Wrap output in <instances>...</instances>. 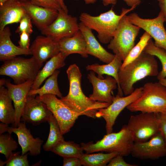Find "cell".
Wrapping results in <instances>:
<instances>
[{"label": "cell", "instance_id": "1", "mask_svg": "<svg viewBox=\"0 0 166 166\" xmlns=\"http://www.w3.org/2000/svg\"><path fill=\"white\" fill-rule=\"evenodd\" d=\"M66 73L69 83V91L66 96L60 99L80 116L96 118L99 109L106 108L110 104L93 101L85 95L81 87L82 74L76 64L70 65Z\"/></svg>", "mask_w": 166, "mask_h": 166}, {"label": "cell", "instance_id": "2", "mask_svg": "<svg viewBox=\"0 0 166 166\" xmlns=\"http://www.w3.org/2000/svg\"><path fill=\"white\" fill-rule=\"evenodd\" d=\"M158 64L155 56L143 51L136 59L122 69H120L118 81L120 86L126 96L134 91V84L147 76H157Z\"/></svg>", "mask_w": 166, "mask_h": 166}, {"label": "cell", "instance_id": "3", "mask_svg": "<svg viewBox=\"0 0 166 166\" xmlns=\"http://www.w3.org/2000/svg\"><path fill=\"white\" fill-rule=\"evenodd\" d=\"M134 142L127 125H124L117 132L107 133L94 144L92 141L81 143V146L87 154L98 152H117L123 156L131 154Z\"/></svg>", "mask_w": 166, "mask_h": 166}, {"label": "cell", "instance_id": "4", "mask_svg": "<svg viewBox=\"0 0 166 166\" xmlns=\"http://www.w3.org/2000/svg\"><path fill=\"white\" fill-rule=\"evenodd\" d=\"M136 7L134 6L129 9L122 8L120 15L116 13L113 7L97 16L83 12L80 15L79 20L84 25L97 33V38L101 43L107 44L113 38L121 18Z\"/></svg>", "mask_w": 166, "mask_h": 166}, {"label": "cell", "instance_id": "5", "mask_svg": "<svg viewBox=\"0 0 166 166\" xmlns=\"http://www.w3.org/2000/svg\"><path fill=\"white\" fill-rule=\"evenodd\" d=\"M142 93L128 105L131 112L160 113L166 109V87L158 81L147 82L142 87Z\"/></svg>", "mask_w": 166, "mask_h": 166}, {"label": "cell", "instance_id": "6", "mask_svg": "<svg viewBox=\"0 0 166 166\" xmlns=\"http://www.w3.org/2000/svg\"><path fill=\"white\" fill-rule=\"evenodd\" d=\"M140 28L132 23L125 14L121 19L114 35L107 46L123 61L135 45Z\"/></svg>", "mask_w": 166, "mask_h": 166}, {"label": "cell", "instance_id": "7", "mask_svg": "<svg viewBox=\"0 0 166 166\" xmlns=\"http://www.w3.org/2000/svg\"><path fill=\"white\" fill-rule=\"evenodd\" d=\"M41 67L32 57H16L4 61L0 68V75L12 78L16 84L34 80Z\"/></svg>", "mask_w": 166, "mask_h": 166}, {"label": "cell", "instance_id": "8", "mask_svg": "<svg viewBox=\"0 0 166 166\" xmlns=\"http://www.w3.org/2000/svg\"><path fill=\"white\" fill-rule=\"evenodd\" d=\"M127 125L134 143L147 141L160 131L157 113H154L131 115Z\"/></svg>", "mask_w": 166, "mask_h": 166}, {"label": "cell", "instance_id": "9", "mask_svg": "<svg viewBox=\"0 0 166 166\" xmlns=\"http://www.w3.org/2000/svg\"><path fill=\"white\" fill-rule=\"evenodd\" d=\"M36 98L44 102L56 119L63 135L69 132L80 116L63 103L56 96L50 94L37 96Z\"/></svg>", "mask_w": 166, "mask_h": 166}, {"label": "cell", "instance_id": "10", "mask_svg": "<svg viewBox=\"0 0 166 166\" xmlns=\"http://www.w3.org/2000/svg\"><path fill=\"white\" fill-rule=\"evenodd\" d=\"M142 87L136 88L131 94L125 97L118 94L114 96L112 103L107 107L99 109L96 113V117H102L106 122V133L113 132L116 119L121 112L141 95Z\"/></svg>", "mask_w": 166, "mask_h": 166}, {"label": "cell", "instance_id": "11", "mask_svg": "<svg viewBox=\"0 0 166 166\" xmlns=\"http://www.w3.org/2000/svg\"><path fill=\"white\" fill-rule=\"evenodd\" d=\"M79 30L77 18L69 15L61 9L55 20L41 33L57 42L73 36Z\"/></svg>", "mask_w": 166, "mask_h": 166}, {"label": "cell", "instance_id": "12", "mask_svg": "<svg viewBox=\"0 0 166 166\" xmlns=\"http://www.w3.org/2000/svg\"><path fill=\"white\" fill-rule=\"evenodd\" d=\"M132 24L140 27L148 33L155 41L156 46L166 51V30L164 23L165 20L160 11L158 16L153 19H144L137 14L133 13L127 16Z\"/></svg>", "mask_w": 166, "mask_h": 166}, {"label": "cell", "instance_id": "13", "mask_svg": "<svg viewBox=\"0 0 166 166\" xmlns=\"http://www.w3.org/2000/svg\"><path fill=\"white\" fill-rule=\"evenodd\" d=\"M141 159L156 160L166 156V144L160 131L148 140L134 143L131 154Z\"/></svg>", "mask_w": 166, "mask_h": 166}, {"label": "cell", "instance_id": "14", "mask_svg": "<svg viewBox=\"0 0 166 166\" xmlns=\"http://www.w3.org/2000/svg\"><path fill=\"white\" fill-rule=\"evenodd\" d=\"M35 95L28 94L21 121L31 124L34 126L46 122L53 115L43 101L37 99Z\"/></svg>", "mask_w": 166, "mask_h": 166}, {"label": "cell", "instance_id": "15", "mask_svg": "<svg viewBox=\"0 0 166 166\" xmlns=\"http://www.w3.org/2000/svg\"><path fill=\"white\" fill-rule=\"evenodd\" d=\"M87 77L93 88V93L89 97L94 101L111 104L114 96L112 95V92L117 87L116 79L108 75H106L105 78H100L91 70Z\"/></svg>", "mask_w": 166, "mask_h": 166}, {"label": "cell", "instance_id": "16", "mask_svg": "<svg viewBox=\"0 0 166 166\" xmlns=\"http://www.w3.org/2000/svg\"><path fill=\"white\" fill-rule=\"evenodd\" d=\"M7 132L10 134L13 132L17 135L18 143L21 147L22 155L28 152L32 156L40 154L43 140L38 137L34 138L30 129L26 127L25 122L21 121L17 127L9 126Z\"/></svg>", "mask_w": 166, "mask_h": 166}, {"label": "cell", "instance_id": "17", "mask_svg": "<svg viewBox=\"0 0 166 166\" xmlns=\"http://www.w3.org/2000/svg\"><path fill=\"white\" fill-rule=\"evenodd\" d=\"M34 80H30L19 84H13L6 80L4 85L14 104L15 110V120L12 127H18L26 103L27 96L31 89Z\"/></svg>", "mask_w": 166, "mask_h": 166}, {"label": "cell", "instance_id": "18", "mask_svg": "<svg viewBox=\"0 0 166 166\" xmlns=\"http://www.w3.org/2000/svg\"><path fill=\"white\" fill-rule=\"evenodd\" d=\"M22 6L31 18L32 22L41 32L48 27L55 20L58 11L47 8L32 3L29 1H22Z\"/></svg>", "mask_w": 166, "mask_h": 166}, {"label": "cell", "instance_id": "19", "mask_svg": "<svg viewBox=\"0 0 166 166\" xmlns=\"http://www.w3.org/2000/svg\"><path fill=\"white\" fill-rule=\"evenodd\" d=\"M30 49L32 57L41 67L48 59L60 52L57 42L45 36H37Z\"/></svg>", "mask_w": 166, "mask_h": 166}, {"label": "cell", "instance_id": "20", "mask_svg": "<svg viewBox=\"0 0 166 166\" xmlns=\"http://www.w3.org/2000/svg\"><path fill=\"white\" fill-rule=\"evenodd\" d=\"M79 30L85 38L88 54L98 58L100 61L107 64L114 58L115 54L108 52L99 42L92 30L81 22L79 23Z\"/></svg>", "mask_w": 166, "mask_h": 166}, {"label": "cell", "instance_id": "21", "mask_svg": "<svg viewBox=\"0 0 166 166\" xmlns=\"http://www.w3.org/2000/svg\"><path fill=\"white\" fill-rule=\"evenodd\" d=\"M26 12L22 1L9 0L0 5V31L8 24L19 22Z\"/></svg>", "mask_w": 166, "mask_h": 166}, {"label": "cell", "instance_id": "22", "mask_svg": "<svg viewBox=\"0 0 166 166\" xmlns=\"http://www.w3.org/2000/svg\"><path fill=\"white\" fill-rule=\"evenodd\" d=\"M57 42L60 52L66 57L73 53L79 54L84 58L88 56L85 40L80 30L73 36L62 39Z\"/></svg>", "mask_w": 166, "mask_h": 166}, {"label": "cell", "instance_id": "23", "mask_svg": "<svg viewBox=\"0 0 166 166\" xmlns=\"http://www.w3.org/2000/svg\"><path fill=\"white\" fill-rule=\"evenodd\" d=\"M9 28L6 26L0 31V60L4 61L19 55H32L30 49H24L15 45L12 42Z\"/></svg>", "mask_w": 166, "mask_h": 166}, {"label": "cell", "instance_id": "24", "mask_svg": "<svg viewBox=\"0 0 166 166\" xmlns=\"http://www.w3.org/2000/svg\"><path fill=\"white\" fill-rule=\"evenodd\" d=\"M122 61L120 56L116 54L113 59L108 63L101 65L95 63L88 65L86 68L87 70L93 71L97 73L98 74L97 77L100 78L104 79L103 75L105 74L114 78L117 82V94L122 97L123 93L120 86L118 77V72L122 64Z\"/></svg>", "mask_w": 166, "mask_h": 166}, {"label": "cell", "instance_id": "25", "mask_svg": "<svg viewBox=\"0 0 166 166\" xmlns=\"http://www.w3.org/2000/svg\"><path fill=\"white\" fill-rule=\"evenodd\" d=\"M66 57L60 52L50 58L39 71L34 81L31 90L39 88L46 78L51 76L56 69L63 67L65 65V61Z\"/></svg>", "mask_w": 166, "mask_h": 166}, {"label": "cell", "instance_id": "26", "mask_svg": "<svg viewBox=\"0 0 166 166\" xmlns=\"http://www.w3.org/2000/svg\"><path fill=\"white\" fill-rule=\"evenodd\" d=\"M12 101L7 89L4 85L0 86V121L13 125L15 122L16 113Z\"/></svg>", "mask_w": 166, "mask_h": 166}, {"label": "cell", "instance_id": "27", "mask_svg": "<svg viewBox=\"0 0 166 166\" xmlns=\"http://www.w3.org/2000/svg\"><path fill=\"white\" fill-rule=\"evenodd\" d=\"M81 146L73 141L63 140L54 147L51 151L63 158L69 157H80L84 154Z\"/></svg>", "mask_w": 166, "mask_h": 166}, {"label": "cell", "instance_id": "28", "mask_svg": "<svg viewBox=\"0 0 166 166\" xmlns=\"http://www.w3.org/2000/svg\"><path fill=\"white\" fill-rule=\"evenodd\" d=\"M60 72L58 69H56L46 80L42 87L35 90H30L28 94H38L40 96L50 94L55 95L60 98L62 97V94L60 91L57 83V77Z\"/></svg>", "mask_w": 166, "mask_h": 166}, {"label": "cell", "instance_id": "29", "mask_svg": "<svg viewBox=\"0 0 166 166\" xmlns=\"http://www.w3.org/2000/svg\"><path fill=\"white\" fill-rule=\"evenodd\" d=\"M119 154L113 152L104 153L83 154L79 158L82 165L85 166H105L114 157Z\"/></svg>", "mask_w": 166, "mask_h": 166}, {"label": "cell", "instance_id": "30", "mask_svg": "<svg viewBox=\"0 0 166 166\" xmlns=\"http://www.w3.org/2000/svg\"><path fill=\"white\" fill-rule=\"evenodd\" d=\"M49 125V132L46 142L43 146L46 151L51 149L60 142L64 140L58 122L53 115L48 121Z\"/></svg>", "mask_w": 166, "mask_h": 166}, {"label": "cell", "instance_id": "31", "mask_svg": "<svg viewBox=\"0 0 166 166\" xmlns=\"http://www.w3.org/2000/svg\"><path fill=\"white\" fill-rule=\"evenodd\" d=\"M143 51L157 57L162 65V69L157 76L158 80L166 77V51L162 48L156 47L152 38L148 41Z\"/></svg>", "mask_w": 166, "mask_h": 166}, {"label": "cell", "instance_id": "32", "mask_svg": "<svg viewBox=\"0 0 166 166\" xmlns=\"http://www.w3.org/2000/svg\"><path fill=\"white\" fill-rule=\"evenodd\" d=\"M150 34L146 32L140 38L138 43L133 47L123 61L120 69L124 68L127 65L138 57L143 52L148 41L152 38Z\"/></svg>", "mask_w": 166, "mask_h": 166}, {"label": "cell", "instance_id": "33", "mask_svg": "<svg viewBox=\"0 0 166 166\" xmlns=\"http://www.w3.org/2000/svg\"><path fill=\"white\" fill-rule=\"evenodd\" d=\"M18 147V144L11 136L7 133L0 135V153L5 155L6 160L13 153V151L16 150Z\"/></svg>", "mask_w": 166, "mask_h": 166}, {"label": "cell", "instance_id": "34", "mask_svg": "<svg viewBox=\"0 0 166 166\" xmlns=\"http://www.w3.org/2000/svg\"><path fill=\"white\" fill-rule=\"evenodd\" d=\"M20 152L13 153L8 160L5 161L0 160V166L6 164V166H29L28 153L20 155Z\"/></svg>", "mask_w": 166, "mask_h": 166}, {"label": "cell", "instance_id": "35", "mask_svg": "<svg viewBox=\"0 0 166 166\" xmlns=\"http://www.w3.org/2000/svg\"><path fill=\"white\" fill-rule=\"evenodd\" d=\"M30 17L26 12L22 18L15 32L20 34L25 31L30 35L33 32Z\"/></svg>", "mask_w": 166, "mask_h": 166}, {"label": "cell", "instance_id": "36", "mask_svg": "<svg viewBox=\"0 0 166 166\" xmlns=\"http://www.w3.org/2000/svg\"><path fill=\"white\" fill-rule=\"evenodd\" d=\"M32 3L47 8L55 9L58 11L62 9L58 0H30Z\"/></svg>", "mask_w": 166, "mask_h": 166}, {"label": "cell", "instance_id": "37", "mask_svg": "<svg viewBox=\"0 0 166 166\" xmlns=\"http://www.w3.org/2000/svg\"><path fill=\"white\" fill-rule=\"evenodd\" d=\"M108 166H137V165L127 163L124 160L123 156L118 154L113 158L109 162Z\"/></svg>", "mask_w": 166, "mask_h": 166}, {"label": "cell", "instance_id": "38", "mask_svg": "<svg viewBox=\"0 0 166 166\" xmlns=\"http://www.w3.org/2000/svg\"><path fill=\"white\" fill-rule=\"evenodd\" d=\"M30 35L24 31L20 34L18 46L23 49H29L30 48Z\"/></svg>", "mask_w": 166, "mask_h": 166}, {"label": "cell", "instance_id": "39", "mask_svg": "<svg viewBox=\"0 0 166 166\" xmlns=\"http://www.w3.org/2000/svg\"><path fill=\"white\" fill-rule=\"evenodd\" d=\"M102 1L103 5L106 6L110 4L115 5L117 2V0H101ZM142 0H123L127 5L132 7L136 6H137L140 4Z\"/></svg>", "mask_w": 166, "mask_h": 166}, {"label": "cell", "instance_id": "40", "mask_svg": "<svg viewBox=\"0 0 166 166\" xmlns=\"http://www.w3.org/2000/svg\"><path fill=\"white\" fill-rule=\"evenodd\" d=\"M63 166H80L82 164L79 158L76 157H69L63 158Z\"/></svg>", "mask_w": 166, "mask_h": 166}, {"label": "cell", "instance_id": "41", "mask_svg": "<svg viewBox=\"0 0 166 166\" xmlns=\"http://www.w3.org/2000/svg\"><path fill=\"white\" fill-rule=\"evenodd\" d=\"M159 119L160 129L166 144V120L162 117L159 113H157Z\"/></svg>", "mask_w": 166, "mask_h": 166}, {"label": "cell", "instance_id": "42", "mask_svg": "<svg viewBox=\"0 0 166 166\" xmlns=\"http://www.w3.org/2000/svg\"><path fill=\"white\" fill-rule=\"evenodd\" d=\"M160 12L163 14L165 21L166 22V0H162L159 2Z\"/></svg>", "mask_w": 166, "mask_h": 166}, {"label": "cell", "instance_id": "43", "mask_svg": "<svg viewBox=\"0 0 166 166\" xmlns=\"http://www.w3.org/2000/svg\"><path fill=\"white\" fill-rule=\"evenodd\" d=\"M9 124L1 122L0 123V134H3V133L7 132V129L9 127Z\"/></svg>", "mask_w": 166, "mask_h": 166}, {"label": "cell", "instance_id": "44", "mask_svg": "<svg viewBox=\"0 0 166 166\" xmlns=\"http://www.w3.org/2000/svg\"><path fill=\"white\" fill-rule=\"evenodd\" d=\"M61 8L66 13H68V10L65 4L64 0H58Z\"/></svg>", "mask_w": 166, "mask_h": 166}, {"label": "cell", "instance_id": "45", "mask_svg": "<svg viewBox=\"0 0 166 166\" xmlns=\"http://www.w3.org/2000/svg\"><path fill=\"white\" fill-rule=\"evenodd\" d=\"M86 4H90L94 3L97 0H83Z\"/></svg>", "mask_w": 166, "mask_h": 166}, {"label": "cell", "instance_id": "46", "mask_svg": "<svg viewBox=\"0 0 166 166\" xmlns=\"http://www.w3.org/2000/svg\"><path fill=\"white\" fill-rule=\"evenodd\" d=\"M159 82L166 87V78L159 80Z\"/></svg>", "mask_w": 166, "mask_h": 166}, {"label": "cell", "instance_id": "47", "mask_svg": "<svg viewBox=\"0 0 166 166\" xmlns=\"http://www.w3.org/2000/svg\"><path fill=\"white\" fill-rule=\"evenodd\" d=\"M159 113L162 117L166 120V109L162 112Z\"/></svg>", "mask_w": 166, "mask_h": 166}, {"label": "cell", "instance_id": "48", "mask_svg": "<svg viewBox=\"0 0 166 166\" xmlns=\"http://www.w3.org/2000/svg\"><path fill=\"white\" fill-rule=\"evenodd\" d=\"M9 0H20L23 1H29L30 0H0V5L6 2Z\"/></svg>", "mask_w": 166, "mask_h": 166}, {"label": "cell", "instance_id": "49", "mask_svg": "<svg viewBox=\"0 0 166 166\" xmlns=\"http://www.w3.org/2000/svg\"><path fill=\"white\" fill-rule=\"evenodd\" d=\"M157 1L159 2H161L162 0H157Z\"/></svg>", "mask_w": 166, "mask_h": 166}]
</instances>
